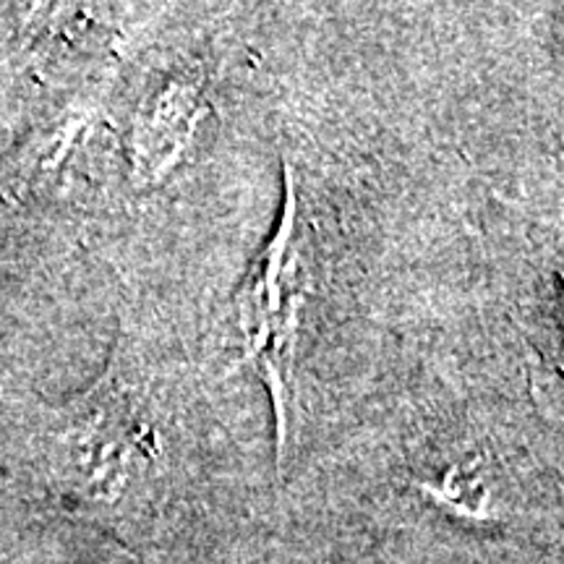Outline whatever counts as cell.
Listing matches in <instances>:
<instances>
[{
  "label": "cell",
  "mask_w": 564,
  "mask_h": 564,
  "mask_svg": "<svg viewBox=\"0 0 564 564\" xmlns=\"http://www.w3.org/2000/svg\"><path fill=\"white\" fill-rule=\"evenodd\" d=\"M152 426L116 369L68 408L55 436L63 481L95 502H110L133 460L152 457Z\"/></svg>",
  "instance_id": "cell-2"
},
{
  "label": "cell",
  "mask_w": 564,
  "mask_h": 564,
  "mask_svg": "<svg viewBox=\"0 0 564 564\" xmlns=\"http://www.w3.org/2000/svg\"><path fill=\"white\" fill-rule=\"evenodd\" d=\"M196 91L188 87H171L158 102L152 105L150 112V165L152 171H158L165 162H173V154L181 152L183 141L188 139V133L194 129L196 121Z\"/></svg>",
  "instance_id": "cell-3"
},
{
  "label": "cell",
  "mask_w": 564,
  "mask_h": 564,
  "mask_svg": "<svg viewBox=\"0 0 564 564\" xmlns=\"http://www.w3.org/2000/svg\"><path fill=\"white\" fill-rule=\"evenodd\" d=\"M301 220L295 209V188L288 181L285 215L270 246L253 259L238 291V322L246 337V361H257L278 408L280 444L288 426V392L299 308L303 301L301 278Z\"/></svg>",
  "instance_id": "cell-1"
}]
</instances>
